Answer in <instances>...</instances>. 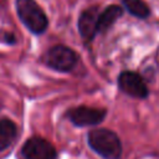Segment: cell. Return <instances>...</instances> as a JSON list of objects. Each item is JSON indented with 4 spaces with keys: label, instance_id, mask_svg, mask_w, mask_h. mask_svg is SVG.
I'll list each match as a JSON object with an SVG mask.
<instances>
[{
    "label": "cell",
    "instance_id": "cell-4",
    "mask_svg": "<svg viewBox=\"0 0 159 159\" xmlns=\"http://www.w3.org/2000/svg\"><path fill=\"white\" fill-rule=\"evenodd\" d=\"M107 112L103 108H94V107H87V106H80L76 108H72L68 111L67 116L70 120L80 127H87V125H94L101 123Z\"/></svg>",
    "mask_w": 159,
    "mask_h": 159
},
{
    "label": "cell",
    "instance_id": "cell-1",
    "mask_svg": "<svg viewBox=\"0 0 159 159\" xmlns=\"http://www.w3.org/2000/svg\"><path fill=\"white\" fill-rule=\"evenodd\" d=\"M88 144L104 159H120L122 143L118 135L106 128L93 129L88 133Z\"/></svg>",
    "mask_w": 159,
    "mask_h": 159
},
{
    "label": "cell",
    "instance_id": "cell-3",
    "mask_svg": "<svg viewBox=\"0 0 159 159\" xmlns=\"http://www.w3.org/2000/svg\"><path fill=\"white\" fill-rule=\"evenodd\" d=\"M45 63L51 68L61 72L71 71L77 63L76 52L63 45H56L45 53Z\"/></svg>",
    "mask_w": 159,
    "mask_h": 159
},
{
    "label": "cell",
    "instance_id": "cell-11",
    "mask_svg": "<svg viewBox=\"0 0 159 159\" xmlns=\"http://www.w3.org/2000/svg\"><path fill=\"white\" fill-rule=\"evenodd\" d=\"M5 41L9 42V43H14V42H15V37H14L11 34H6V35H5Z\"/></svg>",
    "mask_w": 159,
    "mask_h": 159
},
{
    "label": "cell",
    "instance_id": "cell-2",
    "mask_svg": "<svg viewBox=\"0 0 159 159\" xmlns=\"http://www.w3.org/2000/svg\"><path fill=\"white\" fill-rule=\"evenodd\" d=\"M15 6L19 19L32 34L40 35L46 31L47 16L35 0H16Z\"/></svg>",
    "mask_w": 159,
    "mask_h": 159
},
{
    "label": "cell",
    "instance_id": "cell-6",
    "mask_svg": "<svg viewBox=\"0 0 159 159\" xmlns=\"http://www.w3.org/2000/svg\"><path fill=\"white\" fill-rule=\"evenodd\" d=\"M118 84L124 93L134 98H145L148 96L145 82L135 72H129V71L122 72L118 78Z\"/></svg>",
    "mask_w": 159,
    "mask_h": 159
},
{
    "label": "cell",
    "instance_id": "cell-5",
    "mask_svg": "<svg viewBox=\"0 0 159 159\" xmlns=\"http://www.w3.org/2000/svg\"><path fill=\"white\" fill-rule=\"evenodd\" d=\"M22 155L26 159H55L56 149L46 139L41 137H32L22 145Z\"/></svg>",
    "mask_w": 159,
    "mask_h": 159
},
{
    "label": "cell",
    "instance_id": "cell-9",
    "mask_svg": "<svg viewBox=\"0 0 159 159\" xmlns=\"http://www.w3.org/2000/svg\"><path fill=\"white\" fill-rule=\"evenodd\" d=\"M17 128L15 123L7 118L0 120V150L7 149L16 138Z\"/></svg>",
    "mask_w": 159,
    "mask_h": 159
},
{
    "label": "cell",
    "instance_id": "cell-7",
    "mask_svg": "<svg viewBox=\"0 0 159 159\" xmlns=\"http://www.w3.org/2000/svg\"><path fill=\"white\" fill-rule=\"evenodd\" d=\"M98 16H99V11L97 7H89L81 14L78 19V30L84 40L87 41L92 40L94 35L98 32L97 30Z\"/></svg>",
    "mask_w": 159,
    "mask_h": 159
},
{
    "label": "cell",
    "instance_id": "cell-10",
    "mask_svg": "<svg viewBox=\"0 0 159 159\" xmlns=\"http://www.w3.org/2000/svg\"><path fill=\"white\" fill-rule=\"evenodd\" d=\"M123 5L135 17L145 19L149 15V7L143 0H123Z\"/></svg>",
    "mask_w": 159,
    "mask_h": 159
},
{
    "label": "cell",
    "instance_id": "cell-8",
    "mask_svg": "<svg viewBox=\"0 0 159 159\" xmlns=\"http://www.w3.org/2000/svg\"><path fill=\"white\" fill-rule=\"evenodd\" d=\"M122 14H123V10L118 5H111L106 7L102 12H99V16H98V24H97L98 32L107 30L118 17L122 16Z\"/></svg>",
    "mask_w": 159,
    "mask_h": 159
}]
</instances>
